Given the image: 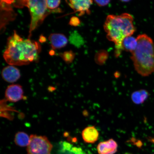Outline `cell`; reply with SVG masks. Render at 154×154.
<instances>
[{
	"instance_id": "2",
	"label": "cell",
	"mask_w": 154,
	"mask_h": 154,
	"mask_svg": "<svg viewBox=\"0 0 154 154\" xmlns=\"http://www.w3.org/2000/svg\"><path fill=\"white\" fill-rule=\"evenodd\" d=\"M131 15L125 13L120 15H109L103 27L109 41L115 44V56L118 57L123 51L122 42L125 38L132 36L136 31Z\"/></svg>"
},
{
	"instance_id": "12",
	"label": "cell",
	"mask_w": 154,
	"mask_h": 154,
	"mask_svg": "<svg viewBox=\"0 0 154 154\" xmlns=\"http://www.w3.org/2000/svg\"><path fill=\"white\" fill-rule=\"evenodd\" d=\"M149 94L147 90L141 89L133 92L131 97L132 102L134 103L140 105L144 103L149 97Z\"/></svg>"
},
{
	"instance_id": "14",
	"label": "cell",
	"mask_w": 154,
	"mask_h": 154,
	"mask_svg": "<svg viewBox=\"0 0 154 154\" xmlns=\"http://www.w3.org/2000/svg\"><path fill=\"white\" fill-rule=\"evenodd\" d=\"M30 141V136L23 132H19L15 135L14 142L17 146L24 147L28 146Z\"/></svg>"
},
{
	"instance_id": "10",
	"label": "cell",
	"mask_w": 154,
	"mask_h": 154,
	"mask_svg": "<svg viewBox=\"0 0 154 154\" xmlns=\"http://www.w3.org/2000/svg\"><path fill=\"white\" fill-rule=\"evenodd\" d=\"M99 134L95 126L86 127L82 131V137L84 141L86 143H95L98 140Z\"/></svg>"
},
{
	"instance_id": "7",
	"label": "cell",
	"mask_w": 154,
	"mask_h": 154,
	"mask_svg": "<svg viewBox=\"0 0 154 154\" xmlns=\"http://www.w3.org/2000/svg\"><path fill=\"white\" fill-rule=\"evenodd\" d=\"M69 5L75 11L79 12V15L86 13L89 14L90 8L93 1L90 0H72L69 1Z\"/></svg>"
},
{
	"instance_id": "19",
	"label": "cell",
	"mask_w": 154,
	"mask_h": 154,
	"mask_svg": "<svg viewBox=\"0 0 154 154\" xmlns=\"http://www.w3.org/2000/svg\"><path fill=\"white\" fill-rule=\"evenodd\" d=\"M150 141H151L152 143L154 144V138H150V139H149Z\"/></svg>"
},
{
	"instance_id": "3",
	"label": "cell",
	"mask_w": 154,
	"mask_h": 154,
	"mask_svg": "<svg viewBox=\"0 0 154 154\" xmlns=\"http://www.w3.org/2000/svg\"><path fill=\"white\" fill-rule=\"evenodd\" d=\"M137 39V47L131 58L136 72L142 76H149L154 72V43L145 34L140 35Z\"/></svg>"
},
{
	"instance_id": "13",
	"label": "cell",
	"mask_w": 154,
	"mask_h": 154,
	"mask_svg": "<svg viewBox=\"0 0 154 154\" xmlns=\"http://www.w3.org/2000/svg\"><path fill=\"white\" fill-rule=\"evenodd\" d=\"M137 44V38L132 36H128L123 40L122 44L123 50L132 53L136 49Z\"/></svg>"
},
{
	"instance_id": "5",
	"label": "cell",
	"mask_w": 154,
	"mask_h": 154,
	"mask_svg": "<svg viewBox=\"0 0 154 154\" xmlns=\"http://www.w3.org/2000/svg\"><path fill=\"white\" fill-rule=\"evenodd\" d=\"M53 145L45 136L32 134L27 148V154H51Z\"/></svg>"
},
{
	"instance_id": "15",
	"label": "cell",
	"mask_w": 154,
	"mask_h": 154,
	"mask_svg": "<svg viewBox=\"0 0 154 154\" xmlns=\"http://www.w3.org/2000/svg\"><path fill=\"white\" fill-rule=\"evenodd\" d=\"M48 9H53L57 8L60 4V1H46Z\"/></svg>"
},
{
	"instance_id": "6",
	"label": "cell",
	"mask_w": 154,
	"mask_h": 154,
	"mask_svg": "<svg viewBox=\"0 0 154 154\" xmlns=\"http://www.w3.org/2000/svg\"><path fill=\"white\" fill-rule=\"evenodd\" d=\"M24 92L22 86L19 84H12L8 87L5 92V97L10 102L15 103L23 98Z\"/></svg>"
},
{
	"instance_id": "8",
	"label": "cell",
	"mask_w": 154,
	"mask_h": 154,
	"mask_svg": "<svg viewBox=\"0 0 154 154\" xmlns=\"http://www.w3.org/2000/svg\"><path fill=\"white\" fill-rule=\"evenodd\" d=\"M117 149L118 144L112 138L100 142L97 147L99 154H114L116 152Z\"/></svg>"
},
{
	"instance_id": "11",
	"label": "cell",
	"mask_w": 154,
	"mask_h": 154,
	"mask_svg": "<svg viewBox=\"0 0 154 154\" xmlns=\"http://www.w3.org/2000/svg\"><path fill=\"white\" fill-rule=\"evenodd\" d=\"M49 39L52 48L54 50L65 47L68 42L66 36L61 34H52L49 36Z\"/></svg>"
},
{
	"instance_id": "17",
	"label": "cell",
	"mask_w": 154,
	"mask_h": 154,
	"mask_svg": "<svg viewBox=\"0 0 154 154\" xmlns=\"http://www.w3.org/2000/svg\"><path fill=\"white\" fill-rule=\"evenodd\" d=\"M94 2L100 7H104L107 5L110 2V1H95Z\"/></svg>"
},
{
	"instance_id": "16",
	"label": "cell",
	"mask_w": 154,
	"mask_h": 154,
	"mask_svg": "<svg viewBox=\"0 0 154 154\" xmlns=\"http://www.w3.org/2000/svg\"><path fill=\"white\" fill-rule=\"evenodd\" d=\"M74 57V54L72 52H66L63 54V58L66 62H71Z\"/></svg>"
},
{
	"instance_id": "4",
	"label": "cell",
	"mask_w": 154,
	"mask_h": 154,
	"mask_svg": "<svg viewBox=\"0 0 154 154\" xmlns=\"http://www.w3.org/2000/svg\"><path fill=\"white\" fill-rule=\"evenodd\" d=\"M22 6L28 8L31 20L29 30V38L32 32L42 23L47 14L48 8L45 0H29L22 1Z\"/></svg>"
},
{
	"instance_id": "20",
	"label": "cell",
	"mask_w": 154,
	"mask_h": 154,
	"mask_svg": "<svg viewBox=\"0 0 154 154\" xmlns=\"http://www.w3.org/2000/svg\"></svg>"
},
{
	"instance_id": "1",
	"label": "cell",
	"mask_w": 154,
	"mask_h": 154,
	"mask_svg": "<svg viewBox=\"0 0 154 154\" xmlns=\"http://www.w3.org/2000/svg\"><path fill=\"white\" fill-rule=\"evenodd\" d=\"M3 57L10 65H22L29 64L37 60L41 51L40 44L30 38L24 39L14 31L8 38Z\"/></svg>"
},
{
	"instance_id": "9",
	"label": "cell",
	"mask_w": 154,
	"mask_h": 154,
	"mask_svg": "<svg viewBox=\"0 0 154 154\" xmlns=\"http://www.w3.org/2000/svg\"><path fill=\"white\" fill-rule=\"evenodd\" d=\"M2 75L5 81L14 83L20 78V74L18 68L12 65H9L3 68L2 71Z\"/></svg>"
},
{
	"instance_id": "18",
	"label": "cell",
	"mask_w": 154,
	"mask_h": 154,
	"mask_svg": "<svg viewBox=\"0 0 154 154\" xmlns=\"http://www.w3.org/2000/svg\"><path fill=\"white\" fill-rule=\"evenodd\" d=\"M74 19L73 18H72L71 19V20L70 22L71 23H72V25H74V26H75V25H78V24H77L76 22H80L79 20V19H78V18H76V17H74Z\"/></svg>"
}]
</instances>
